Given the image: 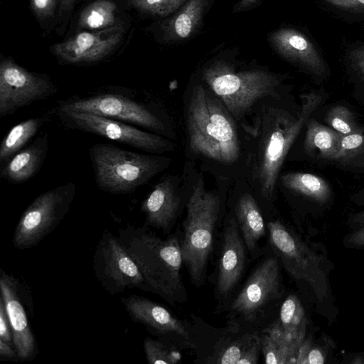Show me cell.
<instances>
[{"instance_id":"obj_1","label":"cell","mask_w":364,"mask_h":364,"mask_svg":"<svg viewBox=\"0 0 364 364\" xmlns=\"http://www.w3.org/2000/svg\"><path fill=\"white\" fill-rule=\"evenodd\" d=\"M275 255L314 311L332 325L338 309L331 283L335 269L323 243L310 242L279 220L267 225Z\"/></svg>"},{"instance_id":"obj_2","label":"cell","mask_w":364,"mask_h":364,"mask_svg":"<svg viewBox=\"0 0 364 364\" xmlns=\"http://www.w3.org/2000/svg\"><path fill=\"white\" fill-rule=\"evenodd\" d=\"M302 103L296 117L287 111L270 107L258 117L255 127L257 141L251 157L252 178L261 196L272 199L285 157L311 114L321 102V96L311 92L301 96Z\"/></svg>"},{"instance_id":"obj_3","label":"cell","mask_w":364,"mask_h":364,"mask_svg":"<svg viewBox=\"0 0 364 364\" xmlns=\"http://www.w3.org/2000/svg\"><path fill=\"white\" fill-rule=\"evenodd\" d=\"M186 114L192 154L224 165L238 161L240 143L236 120L208 88L200 84L193 87Z\"/></svg>"},{"instance_id":"obj_4","label":"cell","mask_w":364,"mask_h":364,"mask_svg":"<svg viewBox=\"0 0 364 364\" xmlns=\"http://www.w3.org/2000/svg\"><path fill=\"white\" fill-rule=\"evenodd\" d=\"M118 237L138 265L149 291L172 305L186 300L181 276L182 254L176 236L162 239L146 225H128L119 230Z\"/></svg>"},{"instance_id":"obj_5","label":"cell","mask_w":364,"mask_h":364,"mask_svg":"<svg viewBox=\"0 0 364 364\" xmlns=\"http://www.w3.org/2000/svg\"><path fill=\"white\" fill-rule=\"evenodd\" d=\"M89 157L97 187L112 195L134 193L171 162L164 156L140 154L102 143L90 148Z\"/></svg>"},{"instance_id":"obj_6","label":"cell","mask_w":364,"mask_h":364,"mask_svg":"<svg viewBox=\"0 0 364 364\" xmlns=\"http://www.w3.org/2000/svg\"><path fill=\"white\" fill-rule=\"evenodd\" d=\"M220 209L219 196L205 188L203 178L198 179L187 201L183 237L179 240L183 263L196 286L202 284L205 278Z\"/></svg>"},{"instance_id":"obj_7","label":"cell","mask_w":364,"mask_h":364,"mask_svg":"<svg viewBox=\"0 0 364 364\" xmlns=\"http://www.w3.org/2000/svg\"><path fill=\"white\" fill-rule=\"evenodd\" d=\"M203 80L237 121L255 104L267 97H277L279 80L263 70L236 71L224 62H215L203 72Z\"/></svg>"},{"instance_id":"obj_8","label":"cell","mask_w":364,"mask_h":364,"mask_svg":"<svg viewBox=\"0 0 364 364\" xmlns=\"http://www.w3.org/2000/svg\"><path fill=\"white\" fill-rule=\"evenodd\" d=\"M75 193V184L69 182L36 197L18 220L12 240L14 247L27 250L37 245L68 213Z\"/></svg>"},{"instance_id":"obj_9","label":"cell","mask_w":364,"mask_h":364,"mask_svg":"<svg viewBox=\"0 0 364 364\" xmlns=\"http://www.w3.org/2000/svg\"><path fill=\"white\" fill-rule=\"evenodd\" d=\"M58 110L90 112L132 124L154 133L166 131L164 122L149 105L136 100L131 92L103 91L85 97L74 96L58 102Z\"/></svg>"},{"instance_id":"obj_10","label":"cell","mask_w":364,"mask_h":364,"mask_svg":"<svg viewBox=\"0 0 364 364\" xmlns=\"http://www.w3.org/2000/svg\"><path fill=\"white\" fill-rule=\"evenodd\" d=\"M57 114L69 129L100 136L136 149L162 154L174 148L171 141L160 134L144 132L116 119L85 112L57 109Z\"/></svg>"},{"instance_id":"obj_11","label":"cell","mask_w":364,"mask_h":364,"mask_svg":"<svg viewBox=\"0 0 364 364\" xmlns=\"http://www.w3.org/2000/svg\"><path fill=\"white\" fill-rule=\"evenodd\" d=\"M93 270L102 287L111 295L127 289L149 291L138 265L110 231L103 232L93 257Z\"/></svg>"},{"instance_id":"obj_12","label":"cell","mask_w":364,"mask_h":364,"mask_svg":"<svg viewBox=\"0 0 364 364\" xmlns=\"http://www.w3.org/2000/svg\"><path fill=\"white\" fill-rule=\"evenodd\" d=\"M57 92V86L47 75L29 71L9 58L1 61V118Z\"/></svg>"},{"instance_id":"obj_13","label":"cell","mask_w":364,"mask_h":364,"mask_svg":"<svg viewBox=\"0 0 364 364\" xmlns=\"http://www.w3.org/2000/svg\"><path fill=\"white\" fill-rule=\"evenodd\" d=\"M281 294L279 260L269 257L260 262L230 306V312L253 321L262 309Z\"/></svg>"},{"instance_id":"obj_14","label":"cell","mask_w":364,"mask_h":364,"mask_svg":"<svg viewBox=\"0 0 364 364\" xmlns=\"http://www.w3.org/2000/svg\"><path fill=\"white\" fill-rule=\"evenodd\" d=\"M130 318L146 327L154 333L173 338L184 348L196 347L188 326L167 309L154 301L139 295L130 294L121 299Z\"/></svg>"},{"instance_id":"obj_15","label":"cell","mask_w":364,"mask_h":364,"mask_svg":"<svg viewBox=\"0 0 364 364\" xmlns=\"http://www.w3.org/2000/svg\"><path fill=\"white\" fill-rule=\"evenodd\" d=\"M120 25L76 33L53 47V53L62 62L71 65L93 63L109 55L120 42L123 35Z\"/></svg>"},{"instance_id":"obj_16","label":"cell","mask_w":364,"mask_h":364,"mask_svg":"<svg viewBox=\"0 0 364 364\" xmlns=\"http://www.w3.org/2000/svg\"><path fill=\"white\" fill-rule=\"evenodd\" d=\"M21 289L22 286L18 279L1 269V297L9 320L14 346L18 360L24 362L36 358L38 346L23 305Z\"/></svg>"},{"instance_id":"obj_17","label":"cell","mask_w":364,"mask_h":364,"mask_svg":"<svg viewBox=\"0 0 364 364\" xmlns=\"http://www.w3.org/2000/svg\"><path fill=\"white\" fill-rule=\"evenodd\" d=\"M245 247L237 221L232 218L224 232L219 259L217 291L222 298L230 294L243 274Z\"/></svg>"},{"instance_id":"obj_18","label":"cell","mask_w":364,"mask_h":364,"mask_svg":"<svg viewBox=\"0 0 364 364\" xmlns=\"http://www.w3.org/2000/svg\"><path fill=\"white\" fill-rule=\"evenodd\" d=\"M180 205L176 178L164 176L141 202L140 209L145 215V225L168 232L174 223Z\"/></svg>"},{"instance_id":"obj_19","label":"cell","mask_w":364,"mask_h":364,"mask_svg":"<svg viewBox=\"0 0 364 364\" xmlns=\"http://www.w3.org/2000/svg\"><path fill=\"white\" fill-rule=\"evenodd\" d=\"M268 40L285 59L316 75L325 72L324 63L314 46L298 31L280 28L269 33Z\"/></svg>"},{"instance_id":"obj_20","label":"cell","mask_w":364,"mask_h":364,"mask_svg":"<svg viewBox=\"0 0 364 364\" xmlns=\"http://www.w3.org/2000/svg\"><path fill=\"white\" fill-rule=\"evenodd\" d=\"M48 146V134L46 132L13 156L1 168L0 178L13 184L29 181L41 170Z\"/></svg>"},{"instance_id":"obj_21","label":"cell","mask_w":364,"mask_h":364,"mask_svg":"<svg viewBox=\"0 0 364 364\" xmlns=\"http://www.w3.org/2000/svg\"><path fill=\"white\" fill-rule=\"evenodd\" d=\"M261 352L260 337L247 333L235 339H221L205 363L215 364H256Z\"/></svg>"},{"instance_id":"obj_22","label":"cell","mask_w":364,"mask_h":364,"mask_svg":"<svg viewBox=\"0 0 364 364\" xmlns=\"http://www.w3.org/2000/svg\"><path fill=\"white\" fill-rule=\"evenodd\" d=\"M57 109L52 108L41 114L22 121L14 126L0 144V164L4 166L17 152L23 149L46 124L50 122Z\"/></svg>"},{"instance_id":"obj_23","label":"cell","mask_w":364,"mask_h":364,"mask_svg":"<svg viewBox=\"0 0 364 364\" xmlns=\"http://www.w3.org/2000/svg\"><path fill=\"white\" fill-rule=\"evenodd\" d=\"M236 221L246 247L250 252L257 248L266 233V226L255 198L248 193L240 196L235 206Z\"/></svg>"},{"instance_id":"obj_24","label":"cell","mask_w":364,"mask_h":364,"mask_svg":"<svg viewBox=\"0 0 364 364\" xmlns=\"http://www.w3.org/2000/svg\"><path fill=\"white\" fill-rule=\"evenodd\" d=\"M259 337L265 363L296 364L299 347L286 336L278 321L267 327Z\"/></svg>"},{"instance_id":"obj_25","label":"cell","mask_w":364,"mask_h":364,"mask_svg":"<svg viewBox=\"0 0 364 364\" xmlns=\"http://www.w3.org/2000/svg\"><path fill=\"white\" fill-rule=\"evenodd\" d=\"M207 0H187L183 7L164 23L163 31L168 40L189 38L199 26Z\"/></svg>"},{"instance_id":"obj_26","label":"cell","mask_w":364,"mask_h":364,"mask_svg":"<svg viewBox=\"0 0 364 364\" xmlns=\"http://www.w3.org/2000/svg\"><path fill=\"white\" fill-rule=\"evenodd\" d=\"M286 336L296 346L307 336L309 319L304 306L295 294H289L283 301L278 321Z\"/></svg>"},{"instance_id":"obj_27","label":"cell","mask_w":364,"mask_h":364,"mask_svg":"<svg viewBox=\"0 0 364 364\" xmlns=\"http://www.w3.org/2000/svg\"><path fill=\"white\" fill-rule=\"evenodd\" d=\"M280 180L287 189L320 205L328 203L331 197L329 184L323 178L314 174L291 172L282 175Z\"/></svg>"},{"instance_id":"obj_28","label":"cell","mask_w":364,"mask_h":364,"mask_svg":"<svg viewBox=\"0 0 364 364\" xmlns=\"http://www.w3.org/2000/svg\"><path fill=\"white\" fill-rule=\"evenodd\" d=\"M304 139V148L311 155L333 160L341 134L315 119H308Z\"/></svg>"},{"instance_id":"obj_29","label":"cell","mask_w":364,"mask_h":364,"mask_svg":"<svg viewBox=\"0 0 364 364\" xmlns=\"http://www.w3.org/2000/svg\"><path fill=\"white\" fill-rule=\"evenodd\" d=\"M313 333L307 334L301 344L296 364H324L328 363L336 343L329 335L322 333L319 338L314 339Z\"/></svg>"},{"instance_id":"obj_30","label":"cell","mask_w":364,"mask_h":364,"mask_svg":"<svg viewBox=\"0 0 364 364\" xmlns=\"http://www.w3.org/2000/svg\"><path fill=\"white\" fill-rule=\"evenodd\" d=\"M116 4L111 0H96L81 12L78 25L87 30H101L114 25Z\"/></svg>"},{"instance_id":"obj_31","label":"cell","mask_w":364,"mask_h":364,"mask_svg":"<svg viewBox=\"0 0 364 364\" xmlns=\"http://www.w3.org/2000/svg\"><path fill=\"white\" fill-rule=\"evenodd\" d=\"M144 350L149 364H176L181 360L178 350L149 337L144 340Z\"/></svg>"},{"instance_id":"obj_32","label":"cell","mask_w":364,"mask_h":364,"mask_svg":"<svg viewBox=\"0 0 364 364\" xmlns=\"http://www.w3.org/2000/svg\"><path fill=\"white\" fill-rule=\"evenodd\" d=\"M326 121L333 129L341 135H348L362 130L356 124L352 112L343 105L332 107L326 114Z\"/></svg>"},{"instance_id":"obj_33","label":"cell","mask_w":364,"mask_h":364,"mask_svg":"<svg viewBox=\"0 0 364 364\" xmlns=\"http://www.w3.org/2000/svg\"><path fill=\"white\" fill-rule=\"evenodd\" d=\"M364 153V133L363 130L341 135L334 161L347 164Z\"/></svg>"},{"instance_id":"obj_34","label":"cell","mask_w":364,"mask_h":364,"mask_svg":"<svg viewBox=\"0 0 364 364\" xmlns=\"http://www.w3.org/2000/svg\"><path fill=\"white\" fill-rule=\"evenodd\" d=\"M187 0H127L129 4L141 12L166 16L176 11Z\"/></svg>"},{"instance_id":"obj_35","label":"cell","mask_w":364,"mask_h":364,"mask_svg":"<svg viewBox=\"0 0 364 364\" xmlns=\"http://www.w3.org/2000/svg\"><path fill=\"white\" fill-rule=\"evenodd\" d=\"M342 243L347 249L364 250V225L350 230L343 237Z\"/></svg>"},{"instance_id":"obj_36","label":"cell","mask_w":364,"mask_h":364,"mask_svg":"<svg viewBox=\"0 0 364 364\" xmlns=\"http://www.w3.org/2000/svg\"><path fill=\"white\" fill-rule=\"evenodd\" d=\"M58 0H31V8L36 16L45 19L53 16Z\"/></svg>"},{"instance_id":"obj_37","label":"cell","mask_w":364,"mask_h":364,"mask_svg":"<svg viewBox=\"0 0 364 364\" xmlns=\"http://www.w3.org/2000/svg\"><path fill=\"white\" fill-rule=\"evenodd\" d=\"M0 339L14 346L9 320L3 299L0 296Z\"/></svg>"},{"instance_id":"obj_38","label":"cell","mask_w":364,"mask_h":364,"mask_svg":"<svg viewBox=\"0 0 364 364\" xmlns=\"http://www.w3.org/2000/svg\"><path fill=\"white\" fill-rule=\"evenodd\" d=\"M325 1L342 9L364 8V0H325Z\"/></svg>"},{"instance_id":"obj_39","label":"cell","mask_w":364,"mask_h":364,"mask_svg":"<svg viewBox=\"0 0 364 364\" xmlns=\"http://www.w3.org/2000/svg\"><path fill=\"white\" fill-rule=\"evenodd\" d=\"M0 358L5 360H18L17 352L14 346L0 339Z\"/></svg>"},{"instance_id":"obj_40","label":"cell","mask_w":364,"mask_h":364,"mask_svg":"<svg viewBox=\"0 0 364 364\" xmlns=\"http://www.w3.org/2000/svg\"><path fill=\"white\" fill-rule=\"evenodd\" d=\"M351 58L359 72L364 75V46L355 50Z\"/></svg>"},{"instance_id":"obj_41","label":"cell","mask_w":364,"mask_h":364,"mask_svg":"<svg viewBox=\"0 0 364 364\" xmlns=\"http://www.w3.org/2000/svg\"><path fill=\"white\" fill-rule=\"evenodd\" d=\"M350 230H353L364 225V209L350 215L347 220Z\"/></svg>"},{"instance_id":"obj_42","label":"cell","mask_w":364,"mask_h":364,"mask_svg":"<svg viewBox=\"0 0 364 364\" xmlns=\"http://www.w3.org/2000/svg\"><path fill=\"white\" fill-rule=\"evenodd\" d=\"M342 363L347 364H364V353H348L343 355Z\"/></svg>"},{"instance_id":"obj_43","label":"cell","mask_w":364,"mask_h":364,"mask_svg":"<svg viewBox=\"0 0 364 364\" xmlns=\"http://www.w3.org/2000/svg\"><path fill=\"white\" fill-rule=\"evenodd\" d=\"M258 0H240V1L237 4L236 6V11H240L247 8H249L254 4H255Z\"/></svg>"},{"instance_id":"obj_44","label":"cell","mask_w":364,"mask_h":364,"mask_svg":"<svg viewBox=\"0 0 364 364\" xmlns=\"http://www.w3.org/2000/svg\"><path fill=\"white\" fill-rule=\"evenodd\" d=\"M75 0H60V10L68 11L73 5Z\"/></svg>"}]
</instances>
